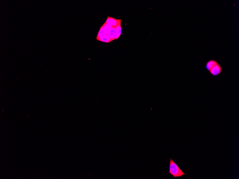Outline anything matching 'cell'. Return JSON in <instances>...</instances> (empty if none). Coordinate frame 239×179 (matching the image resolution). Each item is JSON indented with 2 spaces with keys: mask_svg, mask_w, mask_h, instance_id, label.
<instances>
[{
  "mask_svg": "<svg viewBox=\"0 0 239 179\" xmlns=\"http://www.w3.org/2000/svg\"><path fill=\"white\" fill-rule=\"evenodd\" d=\"M121 19H117L112 17H109L108 15L107 16V18L105 22L108 25L114 28H116L117 26L121 25Z\"/></svg>",
  "mask_w": 239,
  "mask_h": 179,
  "instance_id": "cell-2",
  "label": "cell"
},
{
  "mask_svg": "<svg viewBox=\"0 0 239 179\" xmlns=\"http://www.w3.org/2000/svg\"><path fill=\"white\" fill-rule=\"evenodd\" d=\"M116 39H118L119 38L122 33V29L121 25L117 26L116 27Z\"/></svg>",
  "mask_w": 239,
  "mask_h": 179,
  "instance_id": "cell-5",
  "label": "cell"
},
{
  "mask_svg": "<svg viewBox=\"0 0 239 179\" xmlns=\"http://www.w3.org/2000/svg\"><path fill=\"white\" fill-rule=\"evenodd\" d=\"M218 63L215 60H211L209 61L206 63V68L209 71L212 67L217 64Z\"/></svg>",
  "mask_w": 239,
  "mask_h": 179,
  "instance_id": "cell-4",
  "label": "cell"
},
{
  "mask_svg": "<svg viewBox=\"0 0 239 179\" xmlns=\"http://www.w3.org/2000/svg\"><path fill=\"white\" fill-rule=\"evenodd\" d=\"M169 173L173 175L174 178L181 177L185 175V174L171 158L170 159Z\"/></svg>",
  "mask_w": 239,
  "mask_h": 179,
  "instance_id": "cell-1",
  "label": "cell"
},
{
  "mask_svg": "<svg viewBox=\"0 0 239 179\" xmlns=\"http://www.w3.org/2000/svg\"><path fill=\"white\" fill-rule=\"evenodd\" d=\"M222 68L221 65L218 63L209 70L210 74L213 76H217L220 74L222 72Z\"/></svg>",
  "mask_w": 239,
  "mask_h": 179,
  "instance_id": "cell-3",
  "label": "cell"
}]
</instances>
